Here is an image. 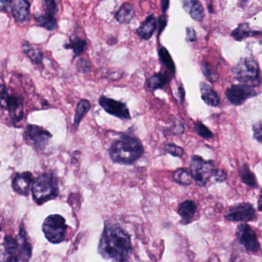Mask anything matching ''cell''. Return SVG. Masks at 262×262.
Wrapping results in <instances>:
<instances>
[{"label": "cell", "mask_w": 262, "mask_h": 262, "mask_svg": "<svg viewBox=\"0 0 262 262\" xmlns=\"http://www.w3.org/2000/svg\"><path fill=\"white\" fill-rule=\"evenodd\" d=\"M260 203H261V194L260 193V195H259L258 199V211H261V205H260Z\"/></svg>", "instance_id": "cell-42"}, {"label": "cell", "mask_w": 262, "mask_h": 262, "mask_svg": "<svg viewBox=\"0 0 262 262\" xmlns=\"http://www.w3.org/2000/svg\"><path fill=\"white\" fill-rule=\"evenodd\" d=\"M261 34L260 31H253L250 30L249 24H242L233 30L231 36L237 41H242L247 39L249 36H260Z\"/></svg>", "instance_id": "cell-23"}, {"label": "cell", "mask_w": 262, "mask_h": 262, "mask_svg": "<svg viewBox=\"0 0 262 262\" xmlns=\"http://www.w3.org/2000/svg\"><path fill=\"white\" fill-rule=\"evenodd\" d=\"M34 182L33 174L29 171L18 173L13 179V188L18 194L28 195Z\"/></svg>", "instance_id": "cell-13"}, {"label": "cell", "mask_w": 262, "mask_h": 262, "mask_svg": "<svg viewBox=\"0 0 262 262\" xmlns=\"http://www.w3.org/2000/svg\"><path fill=\"white\" fill-rule=\"evenodd\" d=\"M98 251L106 260L127 261L133 253L131 236L118 224L106 223L99 240Z\"/></svg>", "instance_id": "cell-1"}, {"label": "cell", "mask_w": 262, "mask_h": 262, "mask_svg": "<svg viewBox=\"0 0 262 262\" xmlns=\"http://www.w3.org/2000/svg\"><path fill=\"white\" fill-rule=\"evenodd\" d=\"M19 243V260L27 261L30 260L32 256V248L27 238V232L24 227H21L19 232V238L17 239Z\"/></svg>", "instance_id": "cell-18"}, {"label": "cell", "mask_w": 262, "mask_h": 262, "mask_svg": "<svg viewBox=\"0 0 262 262\" xmlns=\"http://www.w3.org/2000/svg\"><path fill=\"white\" fill-rule=\"evenodd\" d=\"M156 27H157V19L155 17L154 15H150L142 23V25L138 29L136 33L142 39L148 40L154 34Z\"/></svg>", "instance_id": "cell-20"}, {"label": "cell", "mask_w": 262, "mask_h": 262, "mask_svg": "<svg viewBox=\"0 0 262 262\" xmlns=\"http://www.w3.org/2000/svg\"><path fill=\"white\" fill-rule=\"evenodd\" d=\"M32 194L36 203L39 205L57 197L59 187L56 176L53 173L39 176L32 185Z\"/></svg>", "instance_id": "cell-3"}, {"label": "cell", "mask_w": 262, "mask_h": 262, "mask_svg": "<svg viewBox=\"0 0 262 262\" xmlns=\"http://www.w3.org/2000/svg\"><path fill=\"white\" fill-rule=\"evenodd\" d=\"M0 230H1V227H0Z\"/></svg>", "instance_id": "cell-44"}, {"label": "cell", "mask_w": 262, "mask_h": 262, "mask_svg": "<svg viewBox=\"0 0 262 262\" xmlns=\"http://www.w3.org/2000/svg\"><path fill=\"white\" fill-rule=\"evenodd\" d=\"M35 21H36V24L39 27H44V28L50 30V31L54 30L56 27H57V22H56L54 15L50 14L49 13H46L45 14L35 16Z\"/></svg>", "instance_id": "cell-24"}, {"label": "cell", "mask_w": 262, "mask_h": 262, "mask_svg": "<svg viewBox=\"0 0 262 262\" xmlns=\"http://www.w3.org/2000/svg\"><path fill=\"white\" fill-rule=\"evenodd\" d=\"M258 93L254 90L252 85H233L227 89L225 91V96L232 105H240L242 103L251 99L255 97Z\"/></svg>", "instance_id": "cell-9"}, {"label": "cell", "mask_w": 262, "mask_h": 262, "mask_svg": "<svg viewBox=\"0 0 262 262\" xmlns=\"http://www.w3.org/2000/svg\"><path fill=\"white\" fill-rule=\"evenodd\" d=\"M0 101L4 103V107L8 112L13 123H17L24 117V102L19 96H10L7 87L0 85Z\"/></svg>", "instance_id": "cell-7"}, {"label": "cell", "mask_w": 262, "mask_h": 262, "mask_svg": "<svg viewBox=\"0 0 262 262\" xmlns=\"http://www.w3.org/2000/svg\"><path fill=\"white\" fill-rule=\"evenodd\" d=\"M202 71L210 82H214L219 79V74L209 63H205L202 66Z\"/></svg>", "instance_id": "cell-32"}, {"label": "cell", "mask_w": 262, "mask_h": 262, "mask_svg": "<svg viewBox=\"0 0 262 262\" xmlns=\"http://www.w3.org/2000/svg\"><path fill=\"white\" fill-rule=\"evenodd\" d=\"M169 0H161V7H162V13H165L169 7Z\"/></svg>", "instance_id": "cell-41"}, {"label": "cell", "mask_w": 262, "mask_h": 262, "mask_svg": "<svg viewBox=\"0 0 262 262\" xmlns=\"http://www.w3.org/2000/svg\"><path fill=\"white\" fill-rule=\"evenodd\" d=\"M165 152L174 157L182 158L185 155V150L182 147L179 146L174 143H168L164 146Z\"/></svg>", "instance_id": "cell-31"}, {"label": "cell", "mask_w": 262, "mask_h": 262, "mask_svg": "<svg viewBox=\"0 0 262 262\" xmlns=\"http://www.w3.org/2000/svg\"><path fill=\"white\" fill-rule=\"evenodd\" d=\"M194 129L200 137L205 139H211L213 134L208 127L205 126L202 122H197L194 125Z\"/></svg>", "instance_id": "cell-33"}, {"label": "cell", "mask_w": 262, "mask_h": 262, "mask_svg": "<svg viewBox=\"0 0 262 262\" xmlns=\"http://www.w3.org/2000/svg\"><path fill=\"white\" fill-rule=\"evenodd\" d=\"M144 147L140 139L122 135L112 143L108 153L112 161L122 165H133L143 156Z\"/></svg>", "instance_id": "cell-2"}, {"label": "cell", "mask_w": 262, "mask_h": 262, "mask_svg": "<svg viewBox=\"0 0 262 262\" xmlns=\"http://www.w3.org/2000/svg\"><path fill=\"white\" fill-rule=\"evenodd\" d=\"M213 178L217 182H223L227 179V173L223 170L216 168Z\"/></svg>", "instance_id": "cell-36"}, {"label": "cell", "mask_w": 262, "mask_h": 262, "mask_svg": "<svg viewBox=\"0 0 262 262\" xmlns=\"http://www.w3.org/2000/svg\"><path fill=\"white\" fill-rule=\"evenodd\" d=\"M201 96L202 100L209 106L217 107L220 104V98L217 93L205 82L200 83Z\"/></svg>", "instance_id": "cell-19"}, {"label": "cell", "mask_w": 262, "mask_h": 262, "mask_svg": "<svg viewBox=\"0 0 262 262\" xmlns=\"http://www.w3.org/2000/svg\"><path fill=\"white\" fill-rule=\"evenodd\" d=\"M171 82V77L167 73H159L150 76L145 83V89L154 93L156 90L165 88Z\"/></svg>", "instance_id": "cell-17"}, {"label": "cell", "mask_w": 262, "mask_h": 262, "mask_svg": "<svg viewBox=\"0 0 262 262\" xmlns=\"http://www.w3.org/2000/svg\"><path fill=\"white\" fill-rule=\"evenodd\" d=\"M11 10L16 22L24 24L30 19V4L27 0H11Z\"/></svg>", "instance_id": "cell-14"}, {"label": "cell", "mask_w": 262, "mask_h": 262, "mask_svg": "<svg viewBox=\"0 0 262 262\" xmlns=\"http://www.w3.org/2000/svg\"><path fill=\"white\" fill-rule=\"evenodd\" d=\"M23 51L27 55V57L35 64H40L43 59V55L39 49L33 47L28 42L23 45Z\"/></svg>", "instance_id": "cell-25"}, {"label": "cell", "mask_w": 262, "mask_h": 262, "mask_svg": "<svg viewBox=\"0 0 262 262\" xmlns=\"http://www.w3.org/2000/svg\"><path fill=\"white\" fill-rule=\"evenodd\" d=\"M262 126L261 121H259L257 123L254 124L253 126V136L254 139L258 142H261L262 139Z\"/></svg>", "instance_id": "cell-34"}, {"label": "cell", "mask_w": 262, "mask_h": 262, "mask_svg": "<svg viewBox=\"0 0 262 262\" xmlns=\"http://www.w3.org/2000/svg\"><path fill=\"white\" fill-rule=\"evenodd\" d=\"M99 105L108 114L123 120H129L131 119L129 110L124 102L104 96L99 98Z\"/></svg>", "instance_id": "cell-11"}, {"label": "cell", "mask_w": 262, "mask_h": 262, "mask_svg": "<svg viewBox=\"0 0 262 262\" xmlns=\"http://www.w3.org/2000/svg\"><path fill=\"white\" fill-rule=\"evenodd\" d=\"M236 236L239 244L248 252L257 253L260 250L255 231L245 222L237 227Z\"/></svg>", "instance_id": "cell-8"}, {"label": "cell", "mask_w": 262, "mask_h": 262, "mask_svg": "<svg viewBox=\"0 0 262 262\" xmlns=\"http://www.w3.org/2000/svg\"><path fill=\"white\" fill-rule=\"evenodd\" d=\"M25 133L27 140L39 151L45 149L52 138V135L48 131L38 125H28Z\"/></svg>", "instance_id": "cell-12"}, {"label": "cell", "mask_w": 262, "mask_h": 262, "mask_svg": "<svg viewBox=\"0 0 262 262\" xmlns=\"http://www.w3.org/2000/svg\"><path fill=\"white\" fill-rule=\"evenodd\" d=\"M225 219L230 222H250L256 217V211L251 203L243 202L231 207L225 215Z\"/></svg>", "instance_id": "cell-10"}, {"label": "cell", "mask_w": 262, "mask_h": 262, "mask_svg": "<svg viewBox=\"0 0 262 262\" xmlns=\"http://www.w3.org/2000/svg\"><path fill=\"white\" fill-rule=\"evenodd\" d=\"M173 180L179 185L188 186L191 185L192 178L188 170L185 168H179L173 174Z\"/></svg>", "instance_id": "cell-28"}, {"label": "cell", "mask_w": 262, "mask_h": 262, "mask_svg": "<svg viewBox=\"0 0 262 262\" xmlns=\"http://www.w3.org/2000/svg\"><path fill=\"white\" fill-rule=\"evenodd\" d=\"M182 8L194 20L202 21L205 17V10L199 0H181Z\"/></svg>", "instance_id": "cell-16"}, {"label": "cell", "mask_w": 262, "mask_h": 262, "mask_svg": "<svg viewBox=\"0 0 262 262\" xmlns=\"http://www.w3.org/2000/svg\"><path fill=\"white\" fill-rule=\"evenodd\" d=\"M242 1H246V0H242Z\"/></svg>", "instance_id": "cell-43"}, {"label": "cell", "mask_w": 262, "mask_h": 262, "mask_svg": "<svg viewBox=\"0 0 262 262\" xmlns=\"http://www.w3.org/2000/svg\"><path fill=\"white\" fill-rule=\"evenodd\" d=\"M135 16V10L130 4H124L115 13V18L121 24H128Z\"/></svg>", "instance_id": "cell-22"}, {"label": "cell", "mask_w": 262, "mask_h": 262, "mask_svg": "<svg viewBox=\"0 0 262 262\" xmlns=\"http://www.w3.org/2000/svg\"><path fill=\"white\" fill-rule=\"evenodd\" d=\"M8 0H0V12L7 13L8 9Z\"/></svg>", "instance_id": "cell-40"}, {"label": "cell", "mask_w": 262, "mask_h": 262, "mask_svg": "<svg viewBox=\"0 0 262 262\" xmlns=\"http://www.w3.org/2000/svg\"><path fill=\"white\" fill-rule=\"evenodd\" d=\"M198 207L195 202L192 200H185L179 204L178 208V214L182 219V225L191 223L194 220V216L197 214Z\"/></svg>", "instance_id": "cell-15"}, {"label": "cell", "mask_w": 262, "mask_h": 262, "mask_svg": "<svg viewBox=\"0 0 262 262\" xmlns=\"http://www.w3.org/2000/svg\"><path fill=\"white\" fill-rule=\"evenodd\" d=\"M186 38L188 42H192L196 40V33L194 29L191 27H187Z\"/></svg>", "instance_id": "cell-38"}, {"label": "cell", "mask_w": 262, "mask_h": 262, "mask_svg": "<svg viewBox=\"0 0 262 262\" xmlns=\"http://www.w3.org/2000/svg\"><path fill=\"white\" fill-rule=\"evenodd\" d=\"M90 108H91V105L90 102L88 100L85 99H82L80 102H79L77 105V108H76V116H75L74 119V128H77L80 124L81 121L82 120L85 115L88 113L90 111Z\"/></svg>", "instance_id": "cell-27"}, {"label": "cell", "mask_w": 262, "mask_h": 262, "mask_svg": "<svg viewBox=\"0 0 262 262\" xmlns=\"http://www.w3.org/2000/svg\"><path fill=\"white\" fill-rule=\"evenodd\" d=\"M232 73L235 79L241 83L252 86L259 83L258 64L252 58H244L239 61L232 69Z\"/></svg>", "instance_id": "cell-4"}, {"label": "cell", "mask_w": 262, "mask_h": 262, "mask_svg": "<svg viewBox=\"0 0 262 262\" xmlns=\"http://www.w3.org/2000/svg\"><path fill=\"white\" fill-rule=\"evenodd\" d=\"M67 224L62 216L51 214L44 221L42 231L49 242L59 244L65 238Z\"/></svg>", "instance_id": "cell-6"}, {"label": "cell", "mask_w": 262, "mask_h": 262, "mask_svg": "<svg viewBox=\"0 0 262 262\" xmlns=\"http://www.w3.org/2000/svg\"><path fill=\"white\" fill-rule=\"evenodd\" d=\"M158 24H159V34H161L167 25V19L166 17H165V15L163 14L162 16H160V17L159 18Z\"/></svg>", "instance_id": "cell-39"}, {"label": "cell", "mask_w": 262, "mask_h": 262, "mask_svg": "<svg viewBox=\"0 0 262 262\" xmlns=\"http://www.w3.org/2000/svg\"><path fill=\"white\" fill-rule=\"evenodd\" d=\"M87 47L86 41L79 37L73 38L70 40V43L66 45V48L72 49L74 53V57L80 56L85 51Z\"/></svg>", "instance_id": "cell-29"}, {"label": "cell", "mask_w": 262, "mask_h": 262, "mask_svg": "<svg viewBox=\"0 0 262 262\" xmlns=\"http://www.w3.org/2000/svg\"><path fill=\"white\" fill-rule=\"evenodd\" d=\"M159 59H160L162 63L170 70V72L174 74L176 73V66L173 62L172 58L171 55L168 53V50L165 47H162L159 51Z\"/></svg>", "instance_id": "cell-30"}, {"label": "cell", "mask_w": 262, "mask_h": 262, "mask_svg": "<svg viewBox=\"0 0 262 262\" xmlns=\"http://www.w3.org/2000/svg\"><path fill=\"white\" fill-rule=\"evenodd\" d=\"M240 176L242 182L245 185L253 188L258 187V184H257L255 176L251 172L249 166L246 163L242 165L240 170Z\"/></svg>", "instance_id": "cell-26"}, {"label": "cell", "mask_w": 262, "mask_h": 262, "mask_svg": "<svg viewBox=\"0 0 262 262\" xmlns=\"http://www.w3.org/2000/svg\"><path fill=\"white\" fill-rule=\"evenodd\" d=\"M46 7H47V13L52 15H56L57 13V6L55 0H44Z\"/></svg>", "instance_id": "cell-35"}, {"label": "cell", "mask_w": 262, "mask_h": 262, "mask_svg": "<svg viewBox=\"0 0 262 262\" xmlns=\"http://www.w3.org/2000/svg\"><path fill=\"white\" fill-rule=\"evenodd\" d=\"M4 250L7 254L8 261H19L17 253L19 252V243L16 239L11 236H7L4 244Z\"/></svg>", "instance_id": "cell-21"}, {"label": "cell", "mask_w": 262, "mask_h": 262, "mask_svg": "<svg viewBox=\"0 0 262 262\" xmlns=\"http://www.w3.org/2000/svg\"><path fill=\"white\" fill-rule=\"evenodd\" d=\"M189 172L191 178L201 187H205L214 176L216 170L215 163L211 160H205L199 156L191 157Z\"/></svg>", "instance_id": "cell-5"}, {"label": "cell", "mask_w": 262, "mask_h": 262, "mask_svg": "<svg viewBox=\"0 0 262 262\" xmlns=\"http://www.w3.org/2000/svg\"><path fill=\"white\" fill-rule=\"evenodd\" d=\"M77 68L79 72L82 73H87L90 71V67L86 61L84 59H79L77 62Z\"/></svg>", "instance_id": "cell-37"}]
</instances>
